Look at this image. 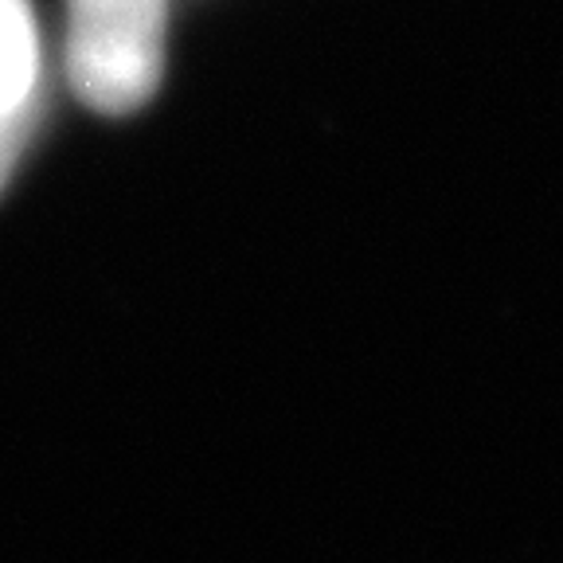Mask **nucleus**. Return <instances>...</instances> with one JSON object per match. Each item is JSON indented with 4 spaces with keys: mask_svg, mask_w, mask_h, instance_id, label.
I'll use <instances>...</instances> for the list:
<instances>
[{
    "mask_svg": "<svg viewBox=\"0 0 563 563\" xmlns=\"http://www.w3.org/2000/svg\"><path fill=\"white\" fill-rule=\"evenodd\" d=\"M165 75V0H70L67 79L82 106L122 118Z\"/></svg>",
    "mask_w": 563,
    "mask_h": 563,
    "instance_id": "obj_1",
    "label": "nucleus"
},
{
    "mask_svg": "<svg viewBox=\"0 0 563 563\" xmlns=\"http://www.w3.org/2000/svg\"><path fill=\"white\" fill-rule=\"evenodd\" d=\"M40 98V32L27 0H0V114Z\"/></svg>",
    "mask_w": 563,
    "mask_h": 563,
    "instance_id": "obj_2",
    "label": "nucleus"
},
{
    "mask_svg": "<svg viewBox=\"0 0 563 563\" xmlns=\"http://www.w3.org/2000/svg\"><path fill=\"white\" fill-rule=\"evenodd\" d=\"M35 110H40V98L20 110H9V114H0V188L9 185L12 165L16 157L24 153L27 137H32V125H35Z\"/></svg>",
    "mask_w": 563,
    "mask_h": 563,
    "instance_id": "obj_3",
    "label": "nucleus"
}]
</instances>
